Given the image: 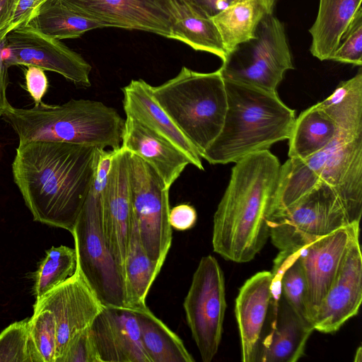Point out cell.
<instances>
[{"instance_id":"cell-1","label":"cell","mask_w":362,"mask_h":362,"mask_svg":"<svg viewBox=\"0 0 362 362\" xmlns=\"http://www.w3.org/2000/svg\"><path fill=\"white\" fill-rule=\"evenodd\" d=\"M100 148L66 142L19 144L13 181L33 219L72 232L95 175Z\"/></svg>"},{"instance_id":"cell-2","label":"cell","mask_w":362,"mask_h":362,"mask_svg":"<svg viewBox=\"0 0 362 362\" xmlns=\"http://www.w3.org/2000/svg\"><path fill=\"white\" fill-rule=\"evenodd\" d=\"M281 164L269 150L235 163L214 215L212 246L226 260H252L269 238V206Z\"/></svg>"},{"instance_id":"cell-3","label":"cell","mask_w":362,"mask_h":362,"mask_svg":"<svg viewBox=\"0 0 362 362\" xmlns=\"http://www.w3.org/2000/svg\"><path fill=\"white\" fill-rule=\"evenodd\" d=\"M224 81L227 110L223 128L202 158L212 165L235 163L289 138L296 112L276 91Z\"/></svg>"},{"instance_id":"cell-4","label":"cell","mask_w":362,"mask_h":362,"mask_svg":"<svg viewBox=\"0 0 362 362\" xmlns=\"http://www.w3.org/2000/svg\"><path fill=\"white\" fill-rule=\"evenodd\" d=\"M1 118L14 130L19 144L66 142L100 149L120 148L125 122L114 107L86 99L56 105L42 103L31 108L9 104Z\"/></svg>"},{"instance_id":"cell-5","label":"cell","mask_w":362,"mask_h":362,"mask_svg":"<svg viewBox=\"0 0 362 362\" xmlns=\"http://www.w3.org/2000/svg\"><path fill=\"white\" fill-rule=\"evenodd\" d=\"M153 97L202 157L219 135L227 110L219 70L201 73L182 66L174 78L151 86Z\"/></svg>"},{"instance_id":"cell-6","label":"cell","mask_w":362,"mask_h":362,"mask_svg":"<svg viewBox=\"0 0 362 362\" xmlns=\"http://www.w3.org/2000/svg\"><path fill=\"white\" fill-rule=\"evenodd\" d=\"M112 158L110 153L100 154L92 185L71 233L76 267L100 303L104 306L127 308L123 276L100 225L103 194Z\"/></svg>"},{"instance_id":"cell-7","label":"cell","mask_w":362,"mask_h":362,"mask_svg":"<svg viewBox=\"0 0 362 362\" xmlns=\"http://www.w3.org/2000/svg\"><path fill=\"white\" fill-rule=\"evenodd\" d=\"M293 69L284 25L271 14L259 23L255 37L238 45L218 70L224 81L276 91L285 73Z\"/></svg>"},{"instance_id":"cell-8","label":"cell","mask_w":362,"mask_h":362,"mask_svg":"<svg viewBox=\"0 0 362 362\" xmlns=\"http://www.w3.org/2000/svg\"><path fill=\"white\" fill-rule=\"evenodd\" d=\"M267 223L279 251H296L353 223L333 189L321 181L293 205L270 216Z\"/></svg>"},{"instance_id":"cell-9","label":"cell","mask_w":362,"mask_h":362,"mask_svg":"<svg viewBox=\"0 0 362 362\" xmlns=\"http://www.w3.org/2000/svg\"><path fill=\"white\" fill-rule=\"evenodd\" d=\"M127 152L132 222L146 255L163 267L173 240L170 189L150 165Z\"/></svg>"},{"instance_id":"cell-10","label":"cell","mask_w":362,"mask_h":362,"mask_svg":"<svg viewBox=\"0 0 362 362\" xmlns=\"http://www.w3.org/2000/svg\"><path fill=\"white\" fill-rule=\"evenodd\" d=\"M227 305L222 269L212 255L202 257L193 274L183 308L203 362L218 352Z\"/></svg>"},{"instance_id":"cell-11","label":"cell","mask_w":362,"mask_h":362,"mask_svg":"<svg viewBox=\"0 0 362 362\" xmlns=\"http://www.w3.org/2000/svg\"><path fill=\"white\" fill-rule=\"evenodd\" d=\"M3 59L8 68L14 65L35 66L56 72L79 87L90 86L91 66L59 40L26 25L11 30L3 39Z\"/></svg>"},{"instance_id":"cell-12","label":"cell","mask_w":362,"mask_h":362,"mask_svg":"<svg viewBox=\"0 0 362 362\" xmlns=\"http://www.w3.org/2000/svg\"><path fill=\"white\" fill-rule=\"evenodd\" d=\"M107 28L139 30L170 38L177 17V0H62Z\"/></svg>"},{"instance_id":"cell-13","label":"cell","mask_w":362,"mask_h":362,"mask_svg":"<svg viewBox=\"0 0 362 362\" xmlns=\"http://www.w3.org/2000/svg\"><path fill=\"white\" fill-rule=\"evenodd\" d=\"M103 307L77 267L70 277L36 299L33 309L48 310L55 319L56 362H60L70 341L90 328Z\"/></svg>"},{"instance_id":"cell-14","label":"cell","mask_w":362,"mask_h":362,"mask_svg":"<svg viewBox=\"0 0 362 362\" xmlns=\"http://www.w3.org/2000/svg\"><path fill=\"white\" fill-rule=\"evenodd\" d=\"M278 301L272 292V273L262 271L240 288L235 301L243 362H259L264 341L269 334Z\"/></svg>"},{"instance_id":"cell-15","label":"cell","mask_w":362,"mask_h":362,"mask_svg":"<svg viewBox=\"0 0 362 362\" xmlns=\"http://www.w3.org/2000/svg\"><path fill=\"white\" fill-rule=\"evenodd\" d=\"M132 222L127 152L119 148L112 159L103 191L101 230L122 276Z\"/></svg>"},{"instance_id":"cell-16","label":"cell","mask_w":362,"mask_h":362,"mask_svg":"<svg viewBox=\"0 0 362 362\" xmlns=\"http://www.w3.org/2000/svg\"><path fill=\"white\" fill-rule=\"evenodd\" d=\"M358 235L359 223H353L300 249V260L308 286V315L313 326L348 247Z\"/></svg>"},{"instance_id":"cell-17","label":"cell","mask_w":362,"mask_h":362,"mask_svg":"<svg viewBox=\"0 0 362 362\" xmlns=\"http://www.w3.org/2000/svg\"><path fill=\"white\" fill-rule=\"evenodd\" d=\"M327 156L318 172L322 182L333 189L352 223L362 214V135L339 132L326 146Z\"/></svg>"},{"instance_id":"cell-18","label":"cell","mask_w":362,"mask_h":362,"mask_svg":"<svg viewBox=\"0 0 362 362\" xmlns=\"http://www.w3.org/2000/svg\"><path fill=\"white\" fill-rule=\"evenodd\" d=\"M358 238L356 235L350 243L314 318V329L320 332H337L358 313L362 300V255Z\"/></svg>"},{"instance_id":"cell-19","label":"cell","mask_w":362,"mask_h":362,"mask_svg":"<svg viewBox=\"0 0 362 362\" xmlns=\"http://www.w3.org/2000/svg\"><path fill=\"white\" fill-rule=\"evenodd\" d=\"M89 334L100 362H151L136 315L129 308L104 306Z\"/></svg>"},{"instance_id":"cell-20","label":"cell","mask_w":362,"mask_h":362,"mask_svg":"<svg viewBox=\"0 0 362 362\" xmlns=\"http://www.w3.org/2000/svg\"><path fill=\"white\" fill-rule=\"evenodd\" d=\"M122 91L126 115L136 119L170 142L188 157L191 165L204 170L202 157L158 103L152 94L151 85L142 79L132 80Z\"/></svg>"},{"instance_id":"cell-21","label":"cell","mask_w":362,"mask_h":362,"mask_svg":"<svg viewBox=\"0 0 362 362\" xmlns=\"http://www.w3.org/2000/svg\"><path fill=\"white\" fill-rule=\"evenodd\" d=\"M120 147L150 165L169 189L191 164L188 157L176 146L128 115Z\"/></svg>"},{"instance_id":"cell-22","label":"cell","mask_w":362,"mask_h":362,"mask_svg":"<svg viewBox=\"0 0 362 362\" xmlns=\"http://www.w3.org/2000/svg\"><path fill=\"white\" fill-rule=\"evenodd\" d=\"M314 327L305 322L281 294L259 362H296L305 355Z\"/></svg>"},{"instance_id":"cell-23","label":"cell","mask_w":362,"mask_h":362,"mask_svg":"<svg viewBox=\"0 0 362 362\" xmlns=\"http://www.w3.org/2000/svg\"><path fill=\"white\" fill-rule=\"evenodd\" d=\"M362 0H320L316 19L309 29L310 51L320 61L330 60Z\"/></svg>"},{"instance_id":"cell-24","label":"cell","mask_w":362,"mask_h":362,"mask_svg":"<svg viewBox=\"0 0 362 362\" xmlns=\"http://www.w3.org/2000/svg\"><path fill=\"white\" fill-rule=\"evenodd\" d=\"M276 2V0H234L228 8L211 18L228 55L238 45L255 37L258 25L265 17L273 14Z\"/></svg>"},{"instance_id":"cell-25","label":"cell","mask_w":362,"mask_h":362,"mask_svg":"<svg viewBox=\"0 0 362 362\" xmlns=\"http://www.w3.org/2000/svg\"><path fill=\"white\" fill-rule=\"evenodd\" d=\"M25 25L56 40L77 38L86 31L107 28L71 9L62 0L44 1Z\"/></svg>"},{"instance_id":"cell-26","label":"cell","mask_w":362,"mask_h":362,"mask_svg":"<svg viewBox=\"0 0 362 362\" xmlns=\"http://www.w3.org/2000/svg\"><path fill=\"white\" fill-rule=\"evenodd\" d=\"M177 17L170 39L192 49L213 54L222 62L227 58L221 36L211 18L202 15L185 0H177Z\"/></svg>"},{"instance_id":"cell-27","label":"cell","mask_w":362,"mask_h":362,"mask_svg":"<svg viewBox=\"0 0 362 362\" xmlns=\"http://www.w3.org/2000/svg\"><path fill=\"white\" fill-rule=\"evenodd\" d=\"M334 122L316 104L296 117L288 140V158L304 160L327 146L337 136Z\"/></svg>"},{"instance_id":"cell-28","label":"cell","mask_w":362,"mask_h":362,"mask_svg":"<svg viewBox=\"0 0 362 362\" xmlns=\"http://www.w3.org/2000/svg\"><path fill=\"white\" fill-rule=\"evenodd\" d=\"M132 311L139 324L143 346L151 362H194L181 339L146 305Z\"/></svg>"},{"instance_id":"cell-29","label":"cell","mask_w":362,"mask_h":362,"mask_svg":"<svg viewBox=\"0 0 362 362\" xmlns=\"http://www.w3.org/2000/svg\"><path fill=\"white\" fill-rule=\"evenodd\" d=\"M334 122L339 132L362 135V71L341 81L332 93L316 103Z\"/></svg>"},{"instance_id":"cell-30","label":"cell","mask_w":362,"mask_h":362,"mask_svg":"<svg viewBox=\"0 0 362 362\" xmlns=\"http://www.w3.org/2000/svg\"><path fill=\"white\" fill-rule=\"evenodd\" d=\"M161 269L162 266L151 259L144 250L132 222L124 274L128 308L134 310L146 305V296Z\"/></svg>"},{"instance_id":"cell-31","label":"cell","mask_w":362,"mask_h":362,"mask_svg":"<svg viewBox=\"0 0 362 362\" xmlns=\"http://www.w3.org/2000/svg\"><path fill=\"white\" fill-rule=\"evenodd\" d=\"M320 182L319 175L304 160L289 158L280 166L268 218L293 205Z\"/></svg>"},{"instance_id":"cell-32","label":"cell","mask_w":362,"mask_h":362,"mask_svg":"<svg viewBox=\"0 0 362 362\" xmlns=\"http://www.w3.org/2000/svg\"><path fill=\"white\" fill-rule=\"evenodd\" d=\"M76 269L74 248L61 245L46 250V256L40 263L35 275L33 289L36 299L70 277Z\"/></svg>"},{"instance_id":"cell-33","label":"cell","mask_w":362,"mask_h":362,"mask_svg":"<svg viewBox=\"0 0 362 362\" xmlns=\"http://www.w3.org/2000/svg\"><path fill=\"white\" fill-rule=\"evenodd\" d=\"M0 362H40L30 339L28 319L13 322L0 333Z\"/></svg>"},{"instance_id":"cell-34","label":"cell","mask_w":362,"mask_h":362,"mask_svg":"<svg viewBox=\"0 0 362 362\" xmlns=\"http://www.w3.org/2000/svg\"><path fill=\"white\" fill-rule=\"evenodd\" d=\"M28 327L40 362H56L57 329L53 313L48 310H34Z\"/></svg>"},{"instance_id":"cell-35","label":"cell","mask_w":362,"mask_h":362,"mask_svg":"<svg viewBox=\"0 0 362 362\" xmlns=\"http://www.w3.org/2000/svg\"><path fill=\"white\" fill-rule=\"evenodd\" d=\"M330 60L362 65V8H360L340 40Z\"/></svg>"},{"instance_id":"cell-36","label":"cell","mask_w":362,"mask_h":362,"mask_svg":"<svg viewBox=\"0 0 362 362\" xmlns=\"http://www.w3.org/2000/svg\"><path fill=\"white\" fill-rule=\"evenodd\" d=\"M60 362H100L90 337L89 329L70 341Z\"/></svg>"},{"instance_id":"cell-37","label":"cell","mask_w":362,"mask_h":362,"mask_svg":"<svg viewBox=\"0 0 362 362\" xmlns=\"http://www.w3.org/2000/svg\"><path fill=\"white\" fill-rule=\"evenodd\" d=\"M25 89L34 100L35 106L42 103V99L47 93L49 81L45 70L35 66H27L25 71Z\"/></svg>"},{"instance_id":"cell-38","label":"cell","mask_w":362,"mask_h":362,"mask_svg":"<svg viewBox=\"0 0 362 362\" xmlns=\"http://www.w3.org/2000/svg\"><path fill=\"white\" fill-rule=\"evenodd\" d=\"M197 220V213L195 208L189 204H180L169 212V223L172 228L184 231L194 226Z\"/></svg>"},{"instance_id":"cell-39","label":"cell","mask_w":362,"mask_h":362,"mask_svg":"<svg viewBox=\"0 0 362 362\" xmlns=\"http://www.w3.org/2000/svg\"><path fill=\"white\" fill-rule=\"evenodd\" d=\"M45 0H19L11 20L4 30L0 33V39L3 40L7 33L21 25H25L35 11Z\"/></svg>"},{"instance_id":"cell-40","label":"cell","mask_w":362,"mask_h":362,"mask_svg":"<svg viewBox=\"0 0 362 362\" xmlns=\"http://www.w3.org/2000/svg\"><path fill=\"white\" fill-rule=\"evenodd\" d=\"M202 15L213 18L228 8L234 0H185Z\"/></svg>"},{"instance_id":"cell-41","label":"cell","mask_w":362,"mask_h":362,"mask_svg":"<svg viewBox=\"0 0 362 362\" xmlns=\"http://www.w3.org/2000/svg\"><path fill=\"white\" fill-rule=\"evenodd\" d=\"M8 68L3 59V40L0 39V118L2 117L6 107L10 104L6 98L8 85Z\"/></svg>"},{"instance_id":"cell-42","label":"cell","mask_w":362,"mask_h":362,"mask_svg":"<svg viewBox=\"0 0 362 362\" xmlns=\"http://www.w3.org/2000/svg\"><path fill=\"white\" fill-rule=\"evenodd\" d=\"M19 0H0V33L9 23Z\"/></svg>"},{"instance_id":"cell-43","label":"cell","mask_w":362,"mask_h":362,"mask_svg":"<svg viewBox=\"0 0 362 362\" xmlns=\"http://www.w3.org/2000/svg\"><path fill=\"white\" fill-rule=\"evenodd\" d=\"M362 351H361V346H359L356 352L354 361L355 362H361L362 361Z\"/></svg>"},{"instance_id":"cell-44","label":"cell","mask_w":362,"mask_h":362,"mask_svg":"<svg viewBox=\"0 0 362 362\" xmlns=\"http://www.w3.org/2000/svg\"></svg>"}]
</instances>
